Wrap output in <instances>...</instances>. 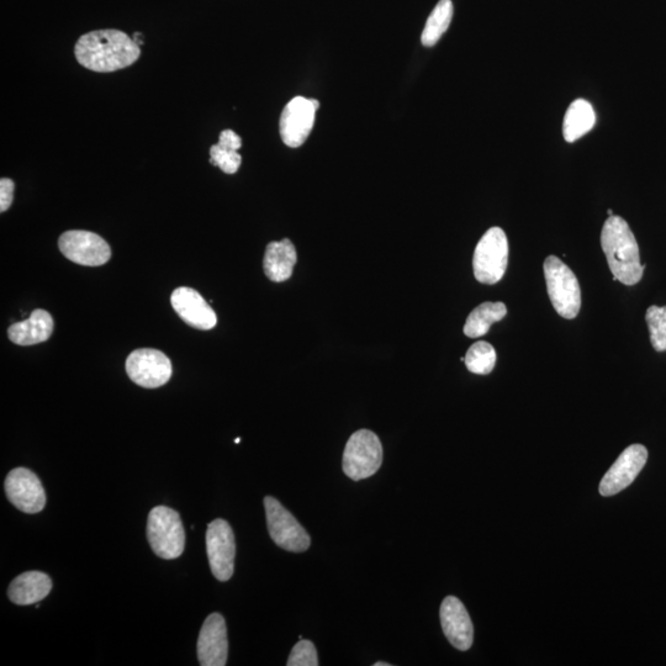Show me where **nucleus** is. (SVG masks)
I'll use <instances>...</instances> for the list:
<instances>
[{
  "label": "nucleus",
  "mask_w": 666,
  "mask_h": 666,
  "mask_svg": "<svg viewBox=\"0 0 666 666\" xmlns=\"http://www.w3.org/2000/svg\"><path fill=\"white\" fill-rule=\"evenodd\" d=\"M79 65L88 70L109 73L134 65L140 46L119 30H98L83 35L74 49Z\"/></svg>",
  "instance_id": "nucleus-1"
},
{
  "label": "nucleus",
  "mask_w": 666,
  "mask_h": 666,
  "mask_svg": "<svg viewBox=\"0 0 666 666\" xmlns=\"http://www.w3.org/2000/svg\"><path fill=\"white\" fill-rule=\"evenodd\" d=\"M601 247L613 279L625 285H636L643 278L641 253L631 227L621 216L612 215L601 232Z\"/></svg>",
  "instance_id": "nucleus-2"
},
{
  "label": "nucleus",
  "mask_w": 666,
  "mask_h": 666,
  "mask_svg": "<svg viewBox=\"0 0 666 666\" xmlns=\"http://www.w3.org/2000/svg\"><path fill=\"white\" fill-rule=\"evenodd\" d=\"M147 539L157 557L166 560L181 557L185 547V532L178 512L167 506L152 509L147 520Z\"/></svg>",
  "instance_id": "nucleus-3"
},
{
  "label": "nucleus",
  "mask_w": 666,
  "mask_h": 666,
  "mask_svg": "<svg viewBox=\"0 0 666 666\" xmlns=\"http://www.w3.org/2000/svg\"><path fill=\"white\" fill-rule=\"evenodd\" d=\"M543 268L553 308L564 319H575L581 308V290L578 278L567 264L555 256H549L544 261Z\"/></svg>",
  "instance_id": "nucleus-4"
},
{
  "label": "nucleus",
  "mask_w": 666,
  "mask_h": 666,
  "mask_svg": "<svg viewBox=\"0 0 666 666\" xmlns=\"http://www.w3.org/2000/svg\"><path fill=\"white\" fill-rule=\"evenodd\" d=\"M383 463V446L379 437L369 430L354 432L343 453V472L359 481L373 477Z\"/></svg>",
  "instance_id": "nucleus-5"
},
{
  "label": "nucleus",
  "mask_w": 666,
  "mask_h": 666,
  "mask_svg": "<svg viewBox=\"0 0 666 666\" xmlns=\"http://www.w3.org/2000/svg\"><path fill=\"white\" fill-rule=\"evenodd\" d=\"M509 263V241L505 231L493 227L481 237L473 257L474 276L483 284L499 283Z\"/></svg>",
  "instance_id": "nucleus-6"
},
{
  "label": "nucleus",
  "mask_w": 666,
  "mask_h": 666,
  "mask_svg": "<svg viewBox=\"0 0 666 666\" xmlns=\"http://www.w3.org/2000/svg\"><path fill=\"white\" fill-rule=\"evenodd\" d=\"M269 536L284 551L300 553L308 551L311 539L298 520L277 499H264Z\"/></svg>",
  "instance_id": "nucleus-7"
},
{
  "label": "nucleus",
  "mask_w": 666,
  "mask_h": 666,
  "mask_svg": "<svg viewBox=\"0 0 666 666\" xmlns=\"http://www.w3.org/2000/svg\"><path fill=\"white\" fill-rule=\"evenodd\" d=\"M206 552H208L211 573L219 581H227L234 575L236 544L234 531L225 520L209 523L206 531Z\"/></svg>",
  "instance_id": "nucleus-8"
},
{
  "label": "nucleus",
  "mask_w": 666,
  "mask_h": 666,
  "mask_svg": "<svg viewBox=\"0 0 666 666\" xmlns=\"http://www.w3.org/2000/svg\"><path fill=\"white\" fill-rule=\"evenodd\" d=\"M172 372L171 359L165 353L151 348L132 352L126 361V373L129 378L146 389H156L167 384Z\"/></svg>",
  "instance_id": "nucleus-9"
},
{
  "label": "nucleus",
  "mask_w": 666,
  "mask_h": 666,
  "mask_svg": "<svg viewBox=\"0 0 666 666\" xmlns=\"http://www.w3.org/2000/svg\"><path fill=\"white\" fill-rule=\"evenodd\" d=\"M58 247L70 261L87 267H99L109 262L110 247L94 232L73 230L61 235Z\"/></svg>",
  "instance_id": "nucleus-10"
},
{
  "label": "nucleus",
  "mask_w": 666,
  "mask_h": 666,
  "mask_svg": "<svg viewBox=\"0 0 666 666\" xmlns=\"http://www.w3.org/2000/svg\"><path fill=\"white\" fill-rule=\"evenodd\" d=\"M320 104L316 99L296 97L284 108L280 116V136L285 145L296 148L303 146L311 130L314 129L316 111Z\"/></svg>",
  "instance_id": "nucleus-11"
},
{
  "label": "nucleus",
  "mask_w": 666,
  "mask_h": 666,
  "mask_svg": "<svg viewBox=\"0 0 666 666\" xmlns=\"http://www.w3.org/2000/svg\"><path fill=\"white\" fill-rule=\"evenodd\" d=\"M648 461V449L642 444H632L621 453L617 461L612 464L609 472L605 474L600 483L602 496L616 495L628 488L642 472Z\"/></svg>",
  "instance_id": "nucleus-12"
},
{
  "label": "nucleus",
  "mask_w": 666,
  "mask_h": 666,
  "mask_svg": "<svg viewBox=\"0 0 666 666\" xmlns=\"http://www.w3.org/2000/svg\"><path fill=\"white\" fill-rule=\"evenodd\" d=\"M5 494L18 510L37 514L44 510L46 494L37 475L26 468L13 469L4 483Z\"/></svg>",
  "instance_id": "nucleus-13"
},
{
  "label": "nucleus",
  "mask_w": 666,
  "mask_h": 666,
  "mask_svg": "<svg viewBox=\"0 0 666 666\" xmlns=\"http://www.w3.org/2000/svg\"><path fill=\"white\" fill-rule=\"evenodd\" d=\"M198 659L202 666H225L229 654L227 628L220 613L206 618L198 639Z\"/></svg>",
  "instance_id": "nucleus-14"
},
{
  "label": "nucleus",
  "mask_w": 666,
  "mask_h": 666,
  "mask_svg": "<svg viewBox=\"0 0 666 666\" xmlns=\"http://www.w3.org/2000/svg\"><path fill=\"white\" fill-rule=\"evenodd\" d=\"M440 617L444 636L454 648L465 652L473 646V622L461 600L456 596L446 597L441 605Z\"/></svg>",
  "instance_id": "nucleus-15"
},
{
  "label": "nucleus",
  "mask_w": 666,
  "mask_h": 666,
  "mask_svg": "<svg viewBox=\"0 0 666 666\" xmlns=\"http://www.w3.org/2000/svg\"><path fill=\"white\" fill-rule=\"evenodd\" d=\"M171 303L185 324L194 329L209 331L214 329L218 322L215 311L197 290L187 287L178 288L171 296Z\"/></svg>",
  "instance_id": "nucleus-16"
},
{
  "label": "nucleus",
  "mask_w": 666,
  "mask_h": 666,
  "mask_svg": "<svg viewBox=\"0 0 666 666\" xmlns=\"http://www.w3.org/2000/svg\"><path fill=\"white\" fill-rule=\"evenodd\" d=\"M55 322L45 310H35L28 320L17 322L9 327V340L18 346H34L49 340L54 332Z\"/></svg>",
  "instance_id": "nucleus-17"
},
{
  "label": "nucleus",
  "mask_w": 666,
  "mask_h": 666,
  "mask_svg": "<svg viewBox=\"0 0 666 666\" xmlns=\"http://www.w3.org/2000/svg\"><path fill=\"white\" fill-rule=\"evenodd\" d=\"M52 580L41 572L20 574L9 585L8 596L15 605L28 606L40 602L50 594Z\"/></svg>",
  "instance_id": "nucleus-18"
},
{
  "label": "nucleus",
  "mask_w": 666,
  "mask_h": 666,
  "mask_svg": "<svg viewBox=\"0 0 666 666\" xmlns=\"http://www.w3.org/2000/svg\"><path fill=\"white\" fill-rule=\"evenodd\" d=\"M296 261L298 256L292 241L271 242L263 259L264 273L274 283L285 282L292 277Z\"/></svg>",
  "instance_id": "nucleus-19"
},
{
  "label": "nucleus",
  "mask_w": 666,
  "mask_h": 666,
  "mask_svg": "<svg viewBox=\"0 0 666 666\" xmlns=\"http://www.w3.org/2000/svg\"><path fill=\"white\" fill-rule=\"evenodd\" d=\"M596 115L594 108L585 99H576L569 105L563 124L565 141L574 142L594 128Z\"/></svg>",
  "instance_id": "nucleus-20"
},
{
  "label": "nucleus",
  "mask_w": 666,
  "mask_h": 666,
  "mask_svg": "<svg viewBox=\"0 0 666 666\" xmlns=\"http://www.w3.org/2000/svg\"><path fill=\"white\" fill-rule=\"evenodd\" d=\"M506 314V305L501 301H498V303L488 301V303L480 304L469 314L467 321H465V336L470 338L485 336L491 325L504 319Z\"/></svg>",
  "instance_id": "nucleus-21"
},
{
  "label": "nucleus",
  "mask_w": 666,
  "mask_h": 666,
  "mask_svg": "<svg viewBox=\"0 0 666 666\" xmlns=\"http://www.w3.org/2000/svg\"><path fill=\"white\" fill-rule=\"evenodd\" d=\"M453 19V3L452 0H440L433 9L426 21L424 31H422L421 41L422 45L426 47H433L441 40V37L451 25Z\"/></svg>",
  "instance_id": "nucleus-22"
},
{
  "label": "nucleus",
  "mask_w": 666,
  "mask_h": 666,
  "mask_svg": "<svg viewBox=\"0 0 666 666\" xmlns=\"http://www.w3.org/2000/svg\"><path fill=\"white\" fill-rule=\"evenodd\" d=\"M464 363L470 373L489 374L493 372L496 364L495 348L484 341L474 343L465 354Z\"/></svg>",
  "instance_id": "nucleus-23"
},
{
  "label": "nucleus",
  "mask_w": 666,
  "mask_h": 666,
  "mask_svg": "<svg viewBox=\"0 0 666 666\" xmlns=\"http://www.w3.org/2000/svg\"><path fill=\"white\" fill-rule=\"evenodd\" d=\"M646 321L650 332V342L657 352L666 351V306H650Z\"/></svg>",
  "instance_id": "nucleus-24"
},
{
  "label": "nucleus",
  "mask_w": 666,
  "mask_h": 666,
  "mask_svg": "<svg viewBox=\"0 0 666 666\" xmlns=\"http://www.w3.org/2000/svg\"><path fill=\"white\" fill-rule=\"evenodd\" d=\"M210 163L226 174H235L239 171L242 157L239 151L216 144L210 148Z\"/></svg>",
  "instance_id": "nucleus-25"
},
{
  "label": "nucleus",
  "mask_w": 666,
  "mask_h": 666,
  "mask_svg": "<svg viewBox=\"0 0 666 666\" xmlns=\"http://www.w3.org/2000/svg\"><path fill=\"white\" fill-rule=\"evenodd\" d=\"M288 666H317L319 657H317L316 648L313 642L304 641L295 644L292 653L289 655Z\"/></svg>",
  "instance_id": "nucleus-26"
},
{
  "label": "nucleus",
  "mask_w": 666,
  "mask_h": 666,
  "mask_svg": "<svg viewBox=\"0 0 666 666\" xmlns=\"http://www.w3.org/2000/svg\"><path fill=\"white\" fill-rule=\"evenodd\" d=\"M15 184L12 179L3 178L0 181V211L5 213L10 208L14 199Z\"/></svg>",
  "instance_id": "nucleus-27"
},
{
  "label": "nucleus",
  "mask_w": 666,
  "mask_h": 666,
  "mask_svg": "<svg viewBox=\"0 0 666 666\" xmlns=\"http://www.w3.org/2000/svg\"><path fill=\"white\" fill-rule=\"evenodd\" d=\"M219 145L231 148V150L239 151L242 147V140L236 132L232 130H225L221 132Z\"/></svg>",
  "instance_id": "nucleus-28"
},
{
  "label": "nucleus",
  "mask_w": 666,
  "mask_h": 666,
  "mask_svg": "<svg viewBox=\"0 0 666 666\" xmlns=\"http://www.w3.org/2000/svg\"><path fill=\"white\" fill-rule=\"evenodd\" d=\"M374 666H391V664L390 663L379 662V663H375Z\"/></svg>",
  "instance_id": "nucleus-29"
},
{
  "label": "nucleus",
  "mask_w": 666,
  "mask_h": 666,
  "mask_svg": "<svg viewBox=\"0 0 666 666\" xmlns=\"http://www.w3.org/2000/svg\"><path fill=\"white\" fill-rule=\"evenodd\" d=\"M607 214H609L610 216H612V215H613V211H612L611 209H609V210H607Z\"/></svg>",
  "instance_id": "nucleus-30"
},
{
  "label": "nucleus",
  "mask_w": 666,
  "mask_h": 666,
  "mask_svg": "<svg viewBox=\"0 0 666 666\" xmlns=\"http://www.w3.org/2000/svg\"><path fill=\"white\" fill-rule=\"evenodd\" d=\"M240 442H241V438H236L235 443L237 444V443H240Z\"/></svg>",
  "instance_id": "nucleus-31"
}]
</instances>
